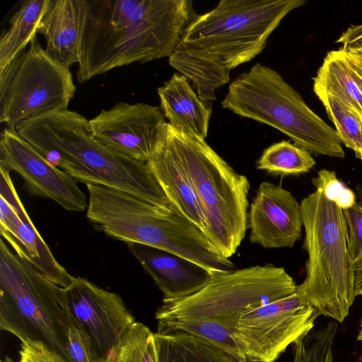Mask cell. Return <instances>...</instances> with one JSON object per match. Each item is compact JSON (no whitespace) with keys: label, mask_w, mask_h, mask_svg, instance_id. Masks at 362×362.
I'll return each mask as SVG.
<instances>
[{"label":"cell","mask_w":362,"mask_h":362,"mask_svg":"<svg viewBox=\"0 0 362 362\" xmlns=\"http://www.w3.org/2000/svg\"><path fill=\"white\" fill-rule=\"evenodd\" d=\"M84 83L112 69L170 57L196 15L188 0H78Z\"/></svg>","instance_id":"1"},{"label":"cell","mask_w":362,"mask_h":362,"mask_svg":"<svg viewBox=\"0 0 362 362\" xmlns=\"http://www.w3.org/2000/svg\"><path fill=\"white\" fill-rule=\"evenodd\" d=\"M15 128L49 163L77 181L119 189L173 211L146 163L103 145L79 113L50 111Z\"/></svg>","instance_id":"2"},{"label":"cell","mask_w":362,"mask_h":362,"mask_svg":"<svg viewBox=\"0 0 362 362\" xmlns=\"http://www.w3.org/2000/svg\"><path fill=\"white\" fill-rule=\"evenodd\" d=\"M86 187V217L107 235L169 251L211 272L233 269L234 264L217 252L201 230L175 212L119 189Z\"/></svg>","instance_id":"3"},{"label":"cell","mask_w":362,"mask_h":362,"mask_svg":"<svg viewBox=\"0 0 362 362\" xmlns=\"http://www.w3.org/2000/svg\"><path fill=\"white\" fill-rule=\"evenodd\" d=\"M306 2L221 0L194 16L175 49L229 81L230 71L259 55L281 21Z\"/></svg>","instance_id":"4"},{"label":"cell","mask_w":362,"mask_h":362,"mask_svg":"<svg viewBox=\"0 0 362 362\" xmlns=\"http://www.w3.org/2000/svg\"><path fill=\"white\" fill-rule=\"evenodd\" d=\"M306 276L296 291L317 315L342 322L356 296L343 210L319 189L300 204Z\"/></svg>","instance_id":"5"},{"label":"cell","mask_w":362,"mask_h":362,"mask_svg":"<svg viewBox=\"0 0 362 362\" xmlns=\"http://www.w3.org/2000/svg\"><path fill=\"white\" fill-rule=\"evenodd\" d=\"M165 139L195 191L205 218V235L219 254L230 258L247 228L249 180L204 139L180 132L169 122Z\"/></svg>","instance_id":"6"},{"label":"cell","mask_w":362,"mask_h":362,"mask_svg":"<svg viewBox=\"0 0 362 362\" xmlns=\"http://www.w3.org/2000/svg\"><path fill=\"white\" fill-rule=\"evenodd\" d=\"M62 287L18 256L0 240V328L21 342L44 344L60 362L68 354L70 327Z\"/></svg>","instance_id":"7"},{"label":"cell","mask_w":362,"mask_h":362,"mask_svg":"<svg viewBox=\"0 0 362 362\" xmlns=\"http://www.w3.org/2000/svg\"><path fill=\"white\" fill-rule=\"evenodd\" d=\"M221 105L278 129L315 155L345 157L336 130L307 105L279 72L267 66L257 63L238 76Z\"/></svg>","instance_id":"8"},{"label":"cell","mask_w":362,"mask_h":362,"mask_svg":"<svg viewBox=\"0 0 362 362\" xmlns=\"http://www.w3.org/2000/svg\"><path fill=\"white\" fill-rule=\"evenodd\" d=\"M296 289L293 279L283 267L269 264L212 272L208 284L197 293L163 300L156 319L207 317L235 330L243 314L291 295Z\"/></svg>","instance_id":"9"},{"label":"cell","mask_w":362,"mask_h":362,"mask_svg":"<svg viewBox=\"0 0 362 362\" xmlns=\"http://www.w3.org/2000/svg\"><path fill=\"white\" fill-rule=\"evenodd\" d=\"M75 91L69 68L50 59L35 36L27 51L0 69V122L16 127L45 112L67 110Z\"/></svg>","instance_id":"10"},{"label":"cell","mask_w":362,"mask_h":362,"mask_svg":"<svg viewBox=\"0 0 362 362\" xmlns=\"http://www.w3.org/2000/svg\"><path fill=\"white\" fill-rule=\"evenodd\" d=\"M318 316L296 291L243 314L236 322L235 335L247 361L274 362L315 327Z\"/></svg>","instance_id":"11"},{"label":"cell","mask_w":362,"mask_h":362,"mask_svg":"<svg viewBox=\"0 0 362 362\" xmlns=\"http://www.w3.org/2000/svg\"><path fill=\"white\" fill-rule=\"evenodd\" d=\"M92 135L107 147L146 163L164 137L168 122L160 107L119 102L88 120Z\"/></svg>","instance_id":"12"},{"label":"cell","mask_w":362,"mask_h":362,"mask_svg":"<svg viewBox=\"0 0 362 362\" xmlns=\"http://www.w3.org/2000/svg\"><path fill=\"white\" fill-rule=\"evenodd\" d=\"M62 293L75 327L88 337L100 358L136 322L120 296L87 279L74 277Z\"/></svg>","instance_id":"13"},{"label":"cell","mask_w":362,"mask_h":362,"mask_svg":"<svg viewBox=\"0 0 362 362\" xmlns=\"http://www.w3.org/2000/svg\"><path fill=\"white\" fill-rule=\"evenodd\" d=\"M0 166L18 173L33 196L51 199L69 211H83L88 206L77 180L49 163L15 127H6L1 133Z\"/></svg>","instance_id":"14"},{"label":"cell","mask_w":362,"mask_h":362,"mask_svg":"<svg viewBox=\"0 0 362 362\" xmlns=\"http://www.w3.org/2000/svg\"><path fill=\"white\" fill-rule=\"evenodd\" d=\"M0 231L15 253L62 288L74 279L55 259L30 220L13 186L10 171L0 166Z\"/></svg>","instance_id":"15"},{"label":"cell","mask_w":362,"mask_h":362,"mask_svg":"<svg viewBox=\"0 0 362 362\" xmlns=\"http://www.w3.org/2000/svg\"><path fill=\"white\" fill-rule=\"evenodd\" d=\"M300 204L292 193L270 182L260 184L247 214L250 240L264 248L292 247L300 238Z\"/></svg>","instance_id":"16"},{"label":"cell","mask_w":362,"mask_h":362,"mask_svg":"<svg viewBox=\"0 0 362 362\" xmlns=\"http://www.w3.org/2000/svg\"><path fill=\"white\" fill-rule=\"evenodd\" d=\"M127 245L163 292V300L192 296L202 290L211 279L210 271L175 253L140 243Z\"/></svg>","instance_id":"17"},{"label":"cell","mask_w":362,"mask_h":362,"mask_svg":"<svg viewBox=\"0 0 362 362\" xmlns=\"http://www.w3.org/2000/svg\"><path fill=\"white\" fill-rule=\"evenodd\" d=\"M146 163L173 211L205 235L206 226L198 198L185 170L167 141L165 134Z\"/></svg>","instance_id":"18"},{"label":"cell","mask_w":362,"mask_h":362,"mask_svg":"<svg viewBox=\"0 0 362 362\" xmlns=\"http://www.w3.org/2000/svg\"><path fill=\"white\" fill-rule=\"evenodd\" d=\"M157 91L160 108L172 127L206 139L211 107L198 96L185 76L174 74Z\"/></svg>","instance_id":"19"},{"label":"cell","mask_w":362,"mask_h":362,"mask_svg":"<svg viewBox=\"0 0 362 362\" xmlns=\"http://www.w3.org/2000/svg\"><path fill=\"white\" fill-rule=\"evenodd\" d=\"M37 33L45 37V50L53 61L68 68L78 63V0H52Z\"/></svg>","instance_id":"20"},{"label":"cell","mask_w":362,"mask_h":362,"mask_svg":"<svg viewBox=\"0 0 362 362\" xmlns=\"http://www.w3.org/2000/svg\"><path fill=\"white\" fill-rule=\"evenodd\" d=\"M313 90L339 98L362 122V88L354 76L343 49L327 52L313 78Z\"/></svg>","instance_id":"21"},{"label":"cell","mask_w":362,"mask_h":362,"mask_svg":"<svg viewBox=\"0 0 362 362\" xmlns=\"http://www.w3.org/2000/svg\"><path fill=\"white\" fill-rule=\"evenodd\" d=\"M158 362H243L194 335L180 332H157Z\"/></svg>","instance_id":"22"},{"label":"cell","mask_w":362,"mask_h":362,"mask_svg":"<svg viewBox=\"0 0 362 362\" xmlns=\"http://www.w3.org/2000/svg\"><path fill=\"white\" fill-rule=\"evenodd\" d=\"M52 0H26L9 21L0 37V69L8 65L36 36Z\"/></svg>","instance_id":"23"},{"label":"cell","mask_w":362,"mask_h":362,"mask_svg":"<svg viewBox=\"0 0 362 362\" xmlns=\"http://www.w3.org/2000/svg\"><path fill=\"white\" fill-rule=\"evenodd\" d=\"M158 332L180 331L199 337L225 351L238 360L247 362L235 330L207 317H180L159 320Z\"/></svg>","instance_id":"24"},{"label":"cell","mask_w":362,"mask_h":362,"mask_svg":"<svg viewBox=\"0 0 362 362\" xmlns=\"http://www.w3.org/2000/svg\"><path fill=\"white\" fill-rule=\"evenodd\" d=\"M99 362H158L155 333L135 322Z\"/></svg>","instance_id":"25"},{"label":"cell","mask_w":362,"mask_h":362,"mask_svg":"<svg viewBox=\"0 0 362 362\" xmlns=\"http://www.w3.org/2000/svg\"><path fill=\"white\" fill-rule=\"evenodd\" d=\"M315 163L310 152L283 140L264 151L257 168L274 175H299L309 172Z\"/></svg>","instance_id":"26"},{"label":"cell","mask_w":362,"mask_h":362,"mask_svg":"<svg viewBox=\"0 0 362 362\" xmlns=\"http://www.w3.org/2000/svg\"><path fill=\"white\" fill-rule=\"evenodd\" d=\"M333 122L341 143L352 149L357 158L362 155V122L356 114L335 95L315 91Z\"/></svg>","instance_id":"27"},{"label":"cell","mask_w":362,"mask_h":362,"mask_svg":"<svg viewBox=\"0 0 362 362\" xmlns=\"http://www.w3.org/2000/svg\"><path fill=\"white\" fill-rule=\"evenodd\" d=\"M312 183L342 210L352 207L357 202L355 192L337 178L334 171L326 169L318 171Z\"/></svg>","instance_id":"28"},{"label":"cell","mask_w":362,"mask_h":362,"mask_svg":"<svg viewBox=\"0 0 362 362\" xmlns=\"http://www.w3.org/2000/svg\"><path fill=\"white\" fill-rule=\"evenodd\" d=\"M67 351L73 362H99L100 360L90 339L77 327L69 329Z\"/></svg>","instance_id":"29"},{"label":"cell","mask_w":362,"mask_h":362,"mask_svg":"<svg viewBox=\"0 0 362 362\" xmlns=\"http://www.w3.org/2000/svg\"><path fill=\"white\" fill-rule=\"evenodd\" d=\"M348 244L353 261L362 255V206L356 202L343 210Z\"/></svg>","instance_id":"30"},{"label":"cell","mask_w":362,"mask_h":362,"mask_svg":"<svg viewBox=\"0 0 362 362\" xmlns=\"http://www.w3.org/2000/svg\"><path fill=\"white\" fill-rule=\"evenodd\" d=\"M16 362H60L44 344L37 341L21 342Z\"/></svg>","instance_id":"31"},{"label":"cell","mask_w":362,"mask_h":362,"mask_svg":"<svg viewBox=\"0 0 362 362\" xmlns=\"http://www.w3.org/2000/svg\"><path fill=\"white\" fill-rule=\"evenodd\" d=\"M335 42L344 50L362 49V24L349 26Z\"/></svg>","instance_id":"32"},{"label":"cell","mask_w":362,"mask_h":362,"mask_svg":"<svg viewBox=\"0 0 362 362\" xmlns=\"http://www.w3.org/2000/svg\"><path fill=\"white\" fill-rule=\"evenodd\" d=\"M344 51L349 64L362 78V49Z\"/></svg>","instance_id":"33"},{"label":"cell","mask_w":362,"mask_h":362,"mask_svg":"<svg viewBox=\"0 0 362 362\" xmlns=\"http://www.w3.org/2000/svg\"><path fill=\"white\" fill-rule=\"evenodd\" d=\"M354 286L356 296L362 295V255L353 262Z\"/></svg>","instance_id":"34"},{"label":"cell","mask_w":362,"mask_h":362,"mask_svg":"<svg viewBox=\"0 0 362 362\" xmlns=\"http://www.w3.org/2000/svg\"><path fill=\"white\" fill-rule=\"evenodd\" d=\"M356 195L358 198V202H357L359 204L362 206V185H358L356 188Z\"/></svg>","instance_id":"35"},{"label":"cell","mask_w":362,"mask_h":362,"mask_svg":"<svg viewBox=\"0 0 362 362\" xmlns=\"http://www.w3.org/2000/svg\"><path fill=\"white\" fill-rule=\"evenodd\" d=\"M352 71H353V74H354V76L356 81L358 82V83L360 85L361 88H362V78L354 71L353 69H352Z\"/></svg>","instance_id":"36"},{"label":"cell","mask_w":362,"mask_h":362,"mask_svg":"<svg viewBox=\"0 0 362 362\" xmlns=\"http://www.w3.org/2000/svg\"><path fill=\"white\" fill-rule=\"evenodd\" d=\"M356 339L358 341H362V317L360 323V329Z\"/></svg>","instance_id":"37"},{"label":"cell","mask_w":362,"mask_h":362,"mask_svg":"<svg viewBox=\"0 0 362 362\" xmlns=\"http://www.w3.org/2000/svg\"><path fill=\"white\" fill-rule=\"evenodd\" d=\"M1 362H14L12 359L8 357H6L4 360H2Z\"/></svg>","instance_id":"38"},{"label":"cell","mask_w":362,"mask_h":362,"mask_svg":"<svg viewBox=\"0 0 362 362\" xmlns=\"http://www.w3.org/2000/svg\"><path fill=\"white\" fill-rule=\"evenodd\" d=\"M358 158H359V159L361 160V162H362V155H361L360 157H358Z\"/></svg>","instance_id":"39"}]
</instances>
